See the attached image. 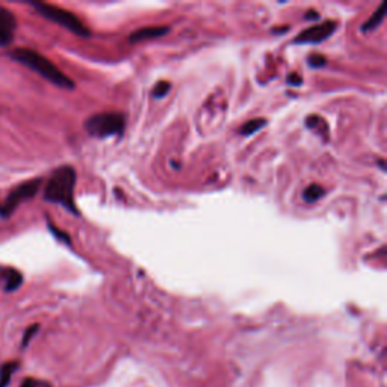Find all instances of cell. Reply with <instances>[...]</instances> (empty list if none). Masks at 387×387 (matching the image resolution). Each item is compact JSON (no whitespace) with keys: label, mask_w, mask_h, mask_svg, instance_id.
<instances>
[{"label":"cell","mask_w":387,"mask_h":387,"mask_svg":"<svg viewBox=\"0 0 387 387\" xmlns=\"http://www.w3.org/2000/svg\"><path fill=\"white\" fill-rule=\"evenodd\" d=\"M76 170L73 166H61L51 176L44 188V200L53 204L63 206L64 209L79 215L74 203Z\"/></svg>","instance_id":"cell-1"},{"label":"cell","mask_w":387,"mask_h":387,"mask_svg":"<svg viewBox=\"0 0 387 387\" xmlns=\"http://www.w3.org/2000/svg\"><path fill=\"white\" fill-rule=\"evenodd\" d=\"M11 58L15 63L31 68V70L37 72L39 76H43L46 81L52 82L59 88H64V89L74 88V82L70 77L65 76L61 70H59L51 59H47L41 53L32 51V48H25V47L15 48L14 52H11Z\"/></svg>","instance_id":"cell-2"},{"label":"cell","mask_w":387,"mask_h":387,"mask_svg":"<svg viewBox=\"0 0 387 387\" xmlns=\"http://www.w3.org/2000/svg\"><path fill=\"white\" fill-rule=\"evenodd\" d=\"M32 6L37 9V13L39 15H43L44 18L51 20V22L68 29L70 32L79 37H89V31L86 29V26L81 22V20H79V17H76L70 11H67V9L48 5V4H32Z\"/></svg>","instance_id":"cell-3"},{"label":"cell","mask_w":387,"mask_h":387,"mask_svg":"<svg viewBox=\"0 0 387 387\" xmlns=\"http://www.w3.org/2000/svg\"><path fill=\"white\" fill-rule=\"evenodd\" d=\"M124 117L118 112H103L88 118L85 123L86 132L97 138H109L120 135L124 131Z\"/></svg>","instance_id":"cell-4"},{"label":"cell","mask_w":387,"mask_h":387,"mask_svg":"<svg viewBox=\"0 0 387 387\" xmlns=\"http://www.w3.org/2000/svg\"><path fill=\"white\" fill-rule=\"evenodd\" d=\"M41 188V178H34V181H27L9 192V195L4 202H0V216L8 218L11 216L17 207L26 200H31Z\"/></svg>","instance_id":"cell-5"},{"label":"cell","mask_w":387,"mask_h":387,"mask_svg":"<svg viewBox=\"0 0 387 387\" xmlns=\"http://www.w3.org/2000/svg\"><path fill=\"white\" fill-rule=\"evenodd\" d=\"M337 29L336 22H324L321 25H315L309 29H306L301 34L296 35L294 43L296 44H320L330 38Z\"/></svg>","instance_id":"cell-6"},{"label":"cell","mask_w":387,"mask_h":387,"mask_svg":"<svg viewBox=\"0 0 387 387\" xmlns=\"http://www.w3.org/2000/svg\"><path fill=\"white\" fill-rule=\"evenodd\" d=\"M15 29V15L9 9L0 6V47H6L13 43Z\"/></svg>","instance_id":"cell-7"},{"label":"cell","mask_w":387,"mask_h":387,"mask_svg":"<svg viewBox=\"0 0 387 387\" xmlns=\"http://www.w3.org/2000/svg\"><path fill=\"white\" fill-rule=\"evenodd\" d=\"M168 32H170V27L168 26H147L143 29H138L136 32L131 34L129 41L140 43V41H145V39H156L166 35Z\"/></svg>","instance_id":"cell-8"},{"label":"cell","mask_w":387,"mask_h":387,"mask_svg":"<svg viewBox=\"0 0 387 387\" xmlns=\"http://www.w3.org/2000/svg\"><path fill=\"white\" fill-rule=\"evenodd\" d=\"M0 279L5 282L6 292H13L18 289L23 283L22 273H18L17 270H14V268H2V270H0Z\"/></svg>","instance_id":"cell-9"},{"label":"cell","mask_w":387,"mask_h":387,"mask_svg":"<svg viewBox=\"0 0 387 387\" xmlns=\"http://www.w3.org/2000/svg\"><path fill=\"white\" fill-rule=\"evenodd\" d=\"M386 5L381 4L380 8L371 15V18L362 26V32H371L375 27H379L386 17Z\"/></svg>","instance_id":"cell-10"},{"label":"cell","mask_w":387,"mask_h":387,"mask_svg":"<svg viewBox=\"0 0 387 387\" xmlns=\"http://www.w3.org/2000/svg\"><path fill=\"white\" fill-rule=\"evenodd\" d=\"M324 195H325V190L321 185H316V183L307 186L303 192L306 203H315L317 200H321Z\"/></svg>","instance_id":"cell-11"},{"label":"cell","mask_w":387,"mask_h":387,"mask_svg":"<svg viewBox=\"0 0 387 387\" xmlns=\"http://www.w3.org/2000/svg\"><path fill=\"white\" fill-rule=\"evenodd\" d=\"M266 126V120L265 118H254V120H250V122H247L242 129H241V133L244 136H250L256 132H259L261 129H263Z\"/></svg>","instance_id":"cell-12"},{"label":"cell","mask_w":387,"mask_h":387,"mask_svg":"<svg viewBox=\"0 0 387 387\" xmlns=\"http://www.w3.org/2000/svg\"><path fill=\"white\" fill-rule=\"evenodd\" d=\"M17 368H18V363L15 362L5 363L2 368H0V387H6L9 384V380H11V376Z\"/></svg>","instance_id":"cell-13"},{"label":"cell","mask_w":387,"mask_h":387,"mask_svg":"<svg viewBox=\"0 0 387 387\" xmlns=\"http://www.w3.org/2000/svg\"><path fill=\"white\" fill-rule=\"evenodd\" d=\"M307 126H309L310 129H313V131L322 133V135L329 133V126L325 124V122L322 120L321 117H316V115L309 117V118H307Z\"/></svg>","instance_id":"cell-14"},{"label":"cell","mask_w":387,"mask_h":387,"mask_svg":"<svg viewBox=\"0 0 387 387\" xmlns=\"http://www.w3.org/2000/svg\"><path fill=\"white\" fill-rule=\"evenodd\" d=\"M170 89H171V84L170 82H159L156 84V86L153 88V91H152V96L156 97V98H162L165 97L168 93H170Z\"/></svg>","instance_id":"cell-15"},{"label":"cell","mask_w":387,"mask_h":387,"mask_svg":"<svg viewBox=\"0 0 387 387\" xmlns=\"http://www.w3.org/2000/svg\"><path fill=\"white\" fill-rule=\"evenodd\" d=\"M22 387H52L51 383L44 380H37V379H26L22 384Z\"/></svg>","instance_id":"cell-16"},{"label":"cell","mask_w":387,"mask_h":387,"mask_svg":"<svg viewBox=\"0 0 387 387\" xmlns=\"http://www.w3.org/2000/svg\"><path fill=\"white\" fill-rule=\"evenodd\" d=\"M325 64H327V59L322 55H312V56H309V65L310 67L320 68V67H324Z\"/></svg>","instance_id":"cell-17"},{"label":"cell","mask_w":387,"mask_h":387,"mask_svg":"<svg viewBox=\"0 0 387 387\" xmlns=\"http://www.w3.org/2000/svg\"><path fill=\"white\" fill-rule=\"evenodd\" d=\"M38 332V325H32V327H29V329L26 330V333H25V337H23V348H25V346H27V343H29V341H31L32 339V337H34V334Z\"/></svg>","instance_id":"cell-18"},{"label":"cell","mask_w":387,"mask_h":387,"mask_svg":"<svg viewBox=\"0 0 387 387\" xmlns=\"http://www.w3.org/2000/svg\"><path fill=\"white\" fill-rule=\"evenodd\" d=\"M287 82H289V84L294 85V86H300V85L303 84V79H301L299 74L292 73L289 77H287Z\"/></svg>","instance_id":"cell-19"},{"label":"cell","mask_w":387,"mask_h":387,"mask_svg":"<svg viewBox=\"0 0 387 387\" xmlns=\"http://www.w3.org/2000/svg\"><path fill=\"white\" fill-rule=\"evenodd\" d=\"M51 229H52L53 235H56V236L59 237V240H61V237H63V240L65 241V244H70V237H68L67 235H64V233H61V232H59V230L56 229V227H53V225H51Z\"/></svg>","instance_id":"cell-20"},{"label":"cell","mask_w":387,"mask_h":387,"mask_svg":"<svg viewBox=\"0 0 387 387\" xmlns=\"http://www.w3.org/2000/svg\"><path fill=\"white\" fill-rule=\"evenodd\" d=\"M306 18L307 20H317L320 18V14H317L316 11H309V14H306Z\"/></svg>","instance_id":"cell-21"}]
</instances>
